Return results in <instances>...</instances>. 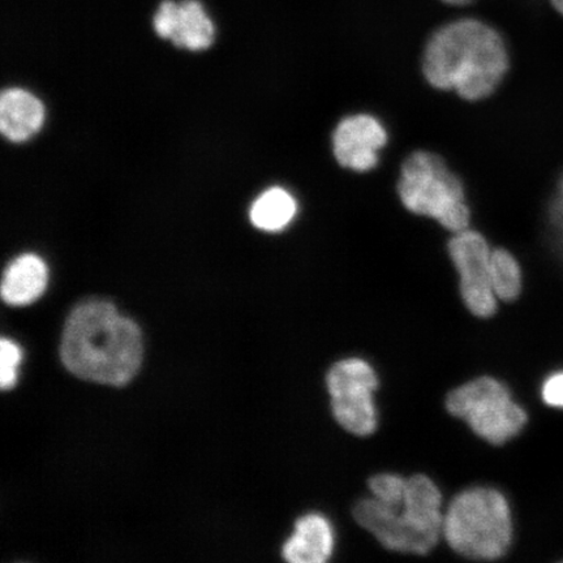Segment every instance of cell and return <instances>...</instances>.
Here are the masks:
<instances>
[{"label":"cell","mask_w":563,"mask_h":563,"mask_svg":"<svg viewBox=\"0 0 563 563\" xmlns=\"http://www.w3.org/2000/svg\"><path fill=\"white\" fill-rule=\"evenodd\" d=\"M327 385L338 424L361 438L376 431L373 393L377 390L378 379L367 362L350 357L335 363L328 373Z\"/></svg>","instance_id":"obj_6"},{"label":"cell","mask_w":563,"mask_h":563,"mask_svg":"<svg viewBox=\"0 0 563 563\" xmlns=\"http://www.w3.org/2000/svg\"><path fill=\"white\" fill-rule=\"evenodd\" d=\"M551 10L563 20V0H547Z\"/></svg>","instance_id":"obj_21"},{"label":"cell","mask_w":563,"mask_h":563,"mask_svg":"<svg viewBox=\"0 0 563 563\" xmlns=\"http://www.w3.org/2000/svg\"><path fill=\"white\" fill-rule=\"evenodd\" d=\"M356 522L389 551L427 555L438 545L408 522L402 509H393L376 498L363 499L354 509Z\"/></svg>","instance_id":"obj_9"},{"label":"cell","mask_w":563,"mask_h":563,"mask_svg":"<svg viewBox=\"0 0 563 563\" xmlns=\"http://www.w3.org/2000/svg\"><path fill=\"white\" fill-rule=\"evenodd\" d=\"M47 277L44 260L33 253H24L4 271L2 298L10 306L31 305L44 294Z\"/></svg>","instance_id":"obj_14"},{"label":"cell","mask_w":563,"mask_h":563,"mask_svg":"<svg viewBox=\"0 0 563 563\" xmlns=\"http://www.w3.org/2000/svg\"><path fill=\"white\" fill-rule=\"evenodd\" d=\"M449 253L460 273L461 294L468 311L481 319L496 313L497 297L492 287L490 256L487 241L478 232H456L449 243Z\"/></svg>","instance_id":"obj_7"},{"label":"cell","mask_w":563,"mask_h":563,"mask_svg":"<svg viewBox=\"0 0 563 563\" xmlns=\"http://www.w3.org/2000/svg\"><path fill=\"white\" fill-rule=\"evenodd\" d=\"M441 2L450 7H466L473 4L475 0H441Z\"/></svg>","instance_id":"obj_22"},{"label":"cell","mask_w":563,"mask_h":563,"mask_svg":"<svg viewBox=\"0 0 563 563\" xmlns=\"http://www.w3.org/2000/svg\"><path fill=\"white\" fill-rule=\"evenodd\" d=\"M441 492L426 475L407 478L402 512L408 522L428 539L439 543L442 533Z\"/></svg>","instance_id":"obj_11"},{"label":"cell","mask_w":563,"mask_h":563,"mask_svg":"<svg viewBox=\"0 0 563 563\" xmlns=\"http://www.w3.org/2000/svg\"><path fill=\"white\" fill-rule=\"evenodd\" d=\"M298 206L286 189L274 187L260 195L250 211L253 227L276 232L284 230L297 214Z\"/></svg>","instance_id":"obj_15"},{"label":"cell","mask_w":563,"mask_h":563,"mask_svg":"<svg viewBox=\"0 0 563 563\" xmlns=\"http://www.w3.org/2000/svg\"><path fill=\"white\" fill-rule=\"evenodd\" d=\"M153 26L161 38L189 52L207 51L216 40V25L200 0H164Z\"/></svg>","instance_id":"obj_8"},{"label":"cell","mask_w":563,"mask_h":563,"mask_svg":"<svg viewBox=\"0 0 563 563\" xmlns=\"http://www.w3.org/2000/svg\"><path fill=\"white\" fill-rule=\"evenodd\" d=\"M490 278L497 299L512 301L522 291V272L510 252L497 249L492 251Z\"/></svg>","instance_id":"obj_16"},{"label":"cell","mask_w":563,"mask_h":563,"mask_svg":"<svg viewBox=\"0 0 563 563\" xmlns=\"http://www.w3.org/2000/svg\"><path fill=\"white\" fill-rule=\"evenodd\" d=\"M45 121V108L24 89H7L0 98V130L12 143H24L37 135Z\"/></svg>","instance_id":"obj_13"},{"label":"cell","mask_w":563,"mask_h":563,"mask_svg":"<svg viewBox=\"0 0 563 563\" xmlns=\"http://www.w3.org/2000/svg\"><path fill=\"white\" fill-rule=\"evenodd\" d=\"M549 221H551L554 241L563 249V176L549 209Z\"/></svg>","instance_id":"obj_19"},{"label":"cell","mask_w":563,"mask_h":563,"mask_svg":"<svg viewBox=\"0 0 563 563\" xmlns=\"http://www.w3.org/2000/svg\"><path fill=\"white\" fill-rule=\"evenodd\" d=\"M543 398L547 405L563 408V373L547 379Z\"/></svg>","instance_id":"obj_20"},{"label":"cell","mask_w":563,"mask_h":563,"mask_svg":"<svg viewBox=\"0 0 563 563\" xmlns=\"http://www.w3.org/2000/svg\"><path fill=\"white\" fill-rule=\"evenodd\" d=\"M66 368L86 382L123 386L143 361V338L135 322L109 301L91 300L69 314L60 344Z\"/></svg>","instance_id":"obj_2"},{"label":"cell","mask_w":563,"mask_h":563,"mask_svg":"<svg viewBox=\"0 0 563 563\" xmlns=\"http://www.w3.org/2000/svg\"><path fill=\"white\" fill-rule=\"evenodd\" d=\"M398 194L412 213L431 217L455 234L468 229L470 209L462 183L435 154L417 152L406 159Z\"/></svg>","instance_id":"obj_4"},{"label":"cell","mask_w":563,"mask_h":563,"mask_svg":"<svg viewBox=\"0 0 563 563\" xmlns=\"http://www.w3.org/2000/svg\"><path fill=\"white\" fill-rule=\"evenodd\" d=\"M387 135L382 123L371 115H352L338 124L334 132V156L344 168L365 173L376 167L377 152L385 146Z\"/></svg>","instance_id":"obj_10"},{"label":"cell","mask_w":563,"mask_h":563,"mask_svg":"<svg viewBox=\"0 0 563 563\" xmlns=\"http://www.w3.org/2000/svg\"><path fill=\"white\" fill-rule=\"evenodd\" d=\"M333 552V527L321 514H307L300 518L282 551L285 560L291 563H323Z\"/></svg>","instance_id":"obj_12"},{"label":"cell","mask_w":563,"mask_h":563,"mask_svg":"<svg viewBox=\"0 0 563 563\" xmlns=\"http://www.w3.org/2000/svg\"><path fill=\"white\" fill-rule=\"evenodd\" d=\"M443 537L457 554L471 560H498L508 553L512 523L503 493L477 487L457 495L443 516Z\"/></svg>","instance_id":"obj_3"},{"label":"cell","mask_w":563,"mask_h":563,"mask_svg":"<svg viewBox=\"0 0 563 563\" xmlns=\"http://www.w3.org/2000/svg\"><path fill=\"white\" fill-rule=\"evenodd\" d=\"M509 69V53L495 27L473 18L442 25L429 37L422 73L432 87L455 90L464 100L495 93Z\"/></svg>","instance_id":"obj_1"},{"label":"cell","mask_w":563,"mask_h":563,"mask_svg":"<svg viewBox=\"0 0 563 563\" xmlns=\"http://www.w3.org/2000/svg\"><path fill=\"white\" fill-rule=\"evenodd\" d=\"M446 408L493 445L516 438L527 422V413L514 402L508 387L492 377L476 378L457 387L449 394Z\"/></svg>","instance_id":"obj_5"},{"label":"cell","mask_w":563,"mask_h":563,"mask_svg":"<svg viewBox=\"0 0 563 563\" xmlns=\"http://www.w3.org/2000/svg\"><path fill=\"white\" fill-rule=\"evenodd\" d=\"M407 478L396 474H379L369 481L373 498L389 508L400 509L405 503Z\"/></svg>","instance_id":"obj_17"},{"label":"cell","mask_w":563,"mask_h":563,"mask_svg":"<svg viewBox=\"0 0 563 563\" xmlns=\"http://www.w3.org/2000/svg\"><path fill=\"white\" fill-rule=\"evenodd\" d=\"M21 352L15 343L3 338L0 342V386L3 390L11 389L16 383V368L20 363Z\"/></svg>","instance_id":"obj_18"}]
</instances>
